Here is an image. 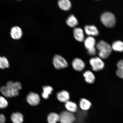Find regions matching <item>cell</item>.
<instances>
[{"label":"cell","instance_id":"obj_12","mask_svg":"<svg viewBox=\"0 0 123 123\" xmlns=\"http://www.w3.org/2000/svg\"><path fill=\"white\" fill-rule=\"evenodd\" d=\"M11 119L13 123H22L24 121V116L19 112H16L12 114Z\"/></svg>","mask_w":123,"mask_h":123},{"label":"cell","instance_id":"obj_9","mask_svg":"<svg viewBox=\"0 0 123 123\" xmlns=\"http://www.w3.org/2000/svg\"><path fill=\"white\" fill-rule=\"evenodd\" d=\"M22 30L19 27L15 26L12 29L11 35L13 39L18 40L20 39L22 36Z\"/></svg>","mask_w":123,"mask_h":123},{"label":"cell","instance_id":"obj_25","mask_svg":"<svg viewBox=\"0 0 123 123\" xmlns=\"http://www.w3.org/2000/svg\"><path fill=\"white\" fill-rule=\"evenodd\" d=\"M8 102L4 97L0 96V108L4 109L8 105Z\"/></svg>","mask_w":123,"mask_h":123},{"label":"cell","instance_id":"obj_22","mask_svg":"<svg viewBox=\"0 0 123 123\" xmlns=\"http://www.w3.org/2000/svg\"><path fill=\"white\" fill-rule=\"evenodd\" d=\"M6 86L11 89H15L18 91L22 89V86L20 83L16 81L14 82L12 81H9L7 83Z\"/></svg>","mask_w":123,"mask_h":123},{"label":"cell","instance_id":"obj_26","mask_svg":"<svg viewBox=\"0 0 123 123\" xmlns=\"http://www.w3.org/2000/svg\"><path fill=\"white\" fill-rule=\"evenodd\" d=\"M116 74L119 78L123 79V68H118L116 71Z\"/></svg>","mask_w":123,"mask_h":123},{"label":"cell","instance_id":"obj_8","mask_svg":"<svg viewBox=\"0 0 123 123\" xmlns=\"http://www.w3.org/2000/svg\"><path fill=\"white\" fill-rule=\"evenodd\" d=\"M56 97L58 100L62 103L67 102L70 99L69 93L65 90L58 92L57 94Z\"/></svg>","mask_w":123,"mask_h":123},{"label":"cell","instance_id":"obj_30","mask_svg":"<svg viewBox=\"0 0 123 123\" xmlns=\"http://www.w3.org/2000/svg\"></svg>","mask_w":123,"mask_h":123},{"label":"cell","instance_id":"obj_14","mask_svg":"<svg viewBox=\"0 0 123 123\" xmlns=\"http://www.w3.org/2000/svg\"><path fill=\"white\" fill-rule=\"evenodd\" d=\"M83 76L86 81L89 84H92L95 80V77L94 74L90 70H87L84 72Z\"/></svg>","mask_w":123,"mask_h":123},{"label":"cell","instance_id":"obj_10","mask_svg":"<svg viewBox=\"0 0 123 123\" xmlns=\"http://www.w3.org/2000/svg\"><path fill=\"white\" fill-rule=\"evenodd\" d=\"M74 37L76 40L79 42H82L84 40V36L83 31L79 27L75 28L73 31Z\"/></svg>","mask_w":123,"mask_h":123},{"label":"cell","instance_id":"obj_4","mask_svg":"<svg viewBox=\"0 0 123 123\" xmlns=\"http://www.w3.org/2000/svg\"><path fill=\"white\" fill-rule=\"evenodd\" d=\"M59 115L60 123H73L76 120L73 113L68 111L62 112Z\"/></svg>","mask_w":123,"mask_h":123},{"label":"cell","instance_id":"obj_1","mask_svg":"<svg viewBox=\"0 0 123 123\" xmlns=\"http://www.w3.org/2000/svg\"><path fill=\"white\" fill-rule=\"evenodd\" d=\"M97 48L99 50V57L102 59H106L110 56L112 52L111 46L103 41H101L98 43Z\"/></svg>","mask_w":123,"mask_h":123},{"label":"cell","instance_id":"obj_6","mask_svg":"<svg viewBox=\"0 0 123 123\" xmlns=\"http://www.w3.org/2000/svg\"><path fill=\"white\" fill-rule=\"evenodd\" d=\"M26 100L30 105L35 106L39 104L40 101V99L39 95L37 93L31 92L27 94Z\"/></svg>","mask_w":123,"mask_h":123},{"label":"cell","instance_id":"obj_13","mask_svg":"<svg viewBox=\"0 0 123 123\" xmlns=\"http://www.w3.org/2000/svg\"><path fill=\"white\" fill-rule=\"evenodd\" d=\"M58 4L59 7L64 11H68L71 8L72 4L69 0H59Z\"/></svg>","mask_w":123,"mask_h":123},{"label":"cell","instance_id":"obj_23","mask_svg":"<svg viewBox=\"0 0 123 123\" xmlns=\"http://www.w3.org/2000/svg\"><path fill=\"white\" fill-rule=\"evenodd\" d=\"M0 91L2 94L6 97L11 98L13 97L12 89L6 86L1 87L0 88Z\"/></svg>","mask_w":123,"mask_h":123},{"label":"cell","instance_id":"obj_20","mask_svg":"<svg viewBox=\"0 0 123 123\" xmlns=\"http://www.w3.org/2000/svg\"><path fill=\"white\" fill-rule=\"evenodd\" d=\"M66 23L69 26L74 27L78 25V22L77 19L73 15H70L66 20Z\"/></svg>","mask_w":123,"mask_h":123},{"label":"cell","instance_id":"obj_18","mask_svg":"<svg viewBox=\"0 0 123 123\" xmlns=\"http://www.w3.org/2000/svg\"><path fill=\"white\" fill-rule=\"evenodd\" d=\"M84 44L86 48L88 49L95 47L96 44V41L93 37L89 36L85 40Z\"/></svg>","mask_w":123,"mask_h":123},{"label":"cell","instance_id":"obj_17","mask_svg":"<svg viewBox=\"0 0 123 123\" xmlns=\"http://www.w3.org/2000/svg\"><path fill=\"white\" fill-rule=\"evenodd\" d=\"M48 123H57L59 121V115L54 112L49 113L47 117Z\"/></svg>","mask_w":123,"mask_h":123},{"label":"cell","instance_id":"obj_3","mask_svg":"<svg viewBox=\"0 0 123 123\" xmlns=\"http://www.w3.org/2000/svg\"><path fill=\"white\" fill-rule=\"evenodd\" d=\"M53 62L55 68L58 70L66 68L68 66L67 61L59 55H56L54 56Z\"/></svg>","mask_w":123,"mask_h":123},{"label":"cell","instance_id":"obj_21","mask_svg":"<svg viewBox=\"0 0 123 123\" xmlns=\"http://www.w3.org/2000/svg\"><path fill=\"white\" fill-rule=\"evenodd\" d=\"M112 50L119 52L123 51V42L119 41L114 42L111 46Z\"/></svg>","mask_w":123,"mask_h":123},{"label":"cell","instance_id":"obj_28","mask_svg":"<svg viewBox=\"0 0 123 123\" xmlns=\"http://www.w3.org/2000/svg\"><path fill=\"white\" fill-rule=\"evenodd\" d=\"M117 66L118 68H123V59L121 60L117 63Z\"/></svg>","mask_w":123,"mask_h":123},{"label":"cell","instance_id":"obj_15","mask_svg":"<svg viewBox=\"0 0 123 123\" xmlns=\"http://www.w3.org/2000/svg\"><path fill=\"white\" fill-rule=\"evenodd\" d=\"M65 107L67 111L74 113L76 112L77 111V106L75 103L71 101H69L65 103Z\"/></svg>","mask_w":123,"mask_h":123},{"label":"cell","instance_id":"obj_7","mask_svg":"<svg viewBox=\"0 0 123 123\" xmlns=\"http://www.w3.org/2000/svg\"><path fill=\"white\" fill-rule=\"evenodd\" d=\"M72 65L73 68L78 71H82L85 67V64L84 62L78 58H75L73 60Z\"/></svg>","mask_w":123,"mask_h":123},{"label":"cell","instance_id":"obj_29","mask_svg":"<svg viewBox=\"0 0 123 123\" xmlns=\"http://www.w3.org/2000/svg\"><path fill=\"white\" fill-rule=\"evenodd\" d=\"M6 118L4 115L3 114H0V123H5Z\"/></svg>","mask_w":123,"mask_h":123},{"label":"cell","instance_id":"obj_2","mask_svg":"<svg viewBox=\"0 0 123 123\" xmlns=\"http://www.w3.org/2000/svg\"><path fill=\"white\" fill-rule=\"evenodd\" d=\"M100 19L102 24L107 27H113L116 23L114 15L110 12H105L102 13L101 15Z\"/></svg>","mask_w":123,"mask_h":123},{"label":"cell","instance_id":"obj_19","mask_svg":"<svg viewBox=\"0 0 123 123\" xmlns=\"http://www.w3.org/2000/svg\"><path fill=\"white\" fill-rule=\"evenodd\" d=\"M43 92L42 96L45 99H47L49 95L51 94L53 91V87L50 86H45L43 87Z\"/></svg>","mask_w":123,"mask_h":123},{"label":"cell","instance_id":"obj_5","mask_svg":"<svg viewBox=\"0 0 123 123\" xmlns=\"http://www.w3.org/2000/svg\"><path fill=\"white\" fill-rule=\"evenodd\" d=\"M92 68L95 71H98L102 70L104 67V63L103 61L100 57H96L92 58L90 61Z\"/></svg>","mask_w":123,"mask_h":123},{"label":"cell","instance_id":"obj_24","mask_svg":"<svg viewBox=\"0 0 123 123\" xmlns=\"http://www.w3.org/2000/svg\"><path fill=\"white\" fill-rule=\"evenodd\" d=\"M10 66L8 60L4 56H0V68H8Z\"/></svg>","mask_w":123,"mask_h":123},{"label":"cell","instance_id":"obj_16","mask_svg":"<svg viewBox=\"0 0 123 123\" xmlns=\"http://www.w3.org/2000/svg\"><path fill=\"white\" fill-rule=\"evenodd\" d=\"M80 108L84 111L88 110L92 106V104L88 100L82 98L80 101Z\"/></svg>","mask_w":123,"mask_h":123},{"label":"cell","instance_id":"obj_27","mask_svg":"<svg viewBox=\"0 0 123 123\" xmlns=\"http://www.w3.org/2000/svg\"><path fill=\"white\" fill-rule=\"evenodd\" d=\"M88 52L89 55H96V50L95 47L88 49Z\"/></svg>","mask_w":123,"mask_h":123},{"label":"cell","instance_id":"obj_11","mask_svg":"<svg viewBox=\"0 0 123 123\" xmlns=\"http://www.w3.org/2000/svg\"><path fill=\"white\" fill-rule=\"evenodd\" d=\"M85 31L87 35L96 36L99 35V31L94 25H86L84 28Z\"/></svg>","mask_w":123,"mask_h":123}]
</instances>
